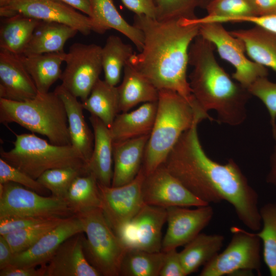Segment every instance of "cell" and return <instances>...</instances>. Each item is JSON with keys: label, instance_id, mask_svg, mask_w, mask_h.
Returning <instances> with one entry per match:
<instances>
[{"label": "cell", "instance_id": "cell-1", "mask_svg": "<svg viewBox=\"0 0 276 276\" xmlns=\"http://www.w3.org/2000/svg\"><path fill=\"white\" fill-rule=\"evenodd\" d=\"M198 124L182 133L162 165L198 198L209 204L227 202L245 226L259 231L257 192L233 159L221 164L206 155L198 137Z\"/></svg>", "mask_w": 276, "mask_h": 276}, {"label": "cell", "instance_id": "cell-2", "mask_svg": "<svg viewBox=\"0 0 276 276\" xmlns=\"http://www.w3.org/2000/svg\"><path fill=\"white\" fill-rule=\"evenodd\" d=\"M132 25L142 32L144 42L140 53L130 57L131 65L158 90L176 91L199 111L187 74L190 47L199 25L185 24L181 18L158 20L136 14Z\"/></svg>", "mask_w": 276, "mask_h": 276}, {"label": "cell", "instance_id": "cell-3", "mask_svg": "<svg viewBox=\"0 0 276 276\" xmlns=\"http://www.w3.org/2000/svg\"><path fill=\"white\" fill-rule=\"evenodd\" d=\"M215 49L199 35L192 43L189 51V64L193 66L189 76L190 86L204 112L214 110L219 123L238 126L246 119V105L251 95L219 64Z\"/></svg>", "mask_w": 276, "mask_h": 276}, {"label": "cell", "instance_id": "cell-4", "mask_svg": "<svg viewBox=\"0 0 276 276\" xmlns=\"http://www.w3.org/2000/svg\"><path fill=\"white\" fill-rule=\"evenodd\" d=\"M158 91L155 121L142 165L146 175L162 165L185 131L203 120H209L177 92L169 89Z\"/></svg>", "mask_w": 276, "mask_h": 276}, {"label": "cell", "instance_id": "cell-5", "mask_svg": "<svg viewBox=\"0 0 276 276\" xmlns=\"http://www.w3.org/2000/svg\"><path fill=\"white\" fill-rule=\"evenodd\" d=\"M0 122L16 123L54 145H72L65 107L54 91L23 101L0 98Z\"/></svg>", "mask_w": 276, "mask_h": 276}, {"label": "cell", "instance_id": "cell-6", "mask_svg": "<svg viewBox=\"0 0 276 276\" xmlns=\"http://www.w3.org/2000/svg\"><path fill=\"white\" fill-rule=\"evenodd\" d=\"M15 135L14 147L9 151L1 148V158L32 178L37 179L54 168H74L85 172L86 163L73 145H54L33 133Z\"/></svg>", "mask_w": 276, "mask_h": 276}, {"label": "cell", "instance_id": "cell-7", "mask_svg": "<svg viewBox=\"0 0 276 276\" xmlns=\"http://www.w3.org/2000/svg\"><path fill=\"white\" fill-rule=\"evenodd\" d=\"M84 229L83 250L88 263L100 276H120L127 250L107 222L100 208L76 214Z\"/></svg>", "mask_w": 276, "mask_h": 276}, {"label": "cell", "instance_id": "cell-8", "mask_svg": "<svg viewBox=\"0 0 276 276\" xmlns=\"http://www.w3.org/2000/svg\"><path fill=\"white\" fill-rule=\"evenodd\" d=\"M75 215L64 199L44 196L12 182L0 183V219L67 218Z\"/></svg>", "mask_w": 276, "mask_h": 276}, {"label": "cell", "instance_id": "cell-9", "mask_svg": "<svg viewBox=\"0 0 276 276\" xmlns=\"http://www.w3.org/2000/svg\"><path fill=\"white\" fill-rule=\"evenodd\" d=\"M232 236L223 251L203 266L200 276L234 275L244 270L260 274L261 241L257 233L238 226L230 228Z\"/></svg>", "mask_w": 276, "mask_h": 276}, {"label": "cell", "instance_id": "cell-10", "mask_svg": "<svg viewBox=\"0 0 276 276\" xmlns=\"http://www.w3.org/2000/svg\"><path fill=\"white\" fill-rule=\"evenodd\" d=\"M199 25V35L211 42L221 58L234 67L232 78L242 86L247 89L258 79L267 77V68L248 58L243 41L227 31L222 23Z\"/></svg>", "mask_w": 276, "mask_h": 276}, {"label": "cell", "instance_id": "cell-11", "mask_svg": "<svg viewBox=\"0 0 276 276\" xmlns=\"http://www.w3.org/2000/svg\"><path fill=\"white\" fill-rule=\"evenodd\" d=\"M101 51L96 44L76 42L66 53L61 85L82 102L90 95L103 70Z\"/></svg>", "mask_w": 276, "mask_h": 276}, {"label": "cell", "instance_id": "cell-12", "mask_svg": "<svg viewBox=\"0 0 276 276\" xmlns=\"http://www.w3.org/2000/svg\"><path fill=\"white\" fill-rule=\"evenodd\" d=\"M142 168L135 178L119 187L106 186L98 182L101 210L113 232L117 234L144 205L142 187L145 177Z\"/></svg>", "mask_w": 276, "mask_h": 276}, {"label": "cell", "instance_id": "cell-13", "mask_svg": "<svg viewBox=\"0 0 276 276\" xmlns=\"http://www.w3.org/2000/svg\"><path fill=\"white\" fill-rule=\"evenodd\" d=\"M167 217L166 209L144 204L117 235L127 249L161 251L162 231Z\"/></svg>", "mask_w": 276, "mask_h": 276}, {"label": "cell", "instance_id": "cell-14", "mask_svg": "<svg viewBox=\"0 0 276 276\" xmlns=\"http://www.w3.org/2000/svg\"><path fill=\"white\" fill-rule=\"evenodd\" d=\"M142 193L145 204L165 209L209 204L194 195L163 165L145 175Z\"/></svg>", "mask_w": 276, "mask_h": 276}, {"label": "cell", "instance_id": "cell-15", "mask_svg": "<svg viewBox=\"0 0 276 276\" xmlns=\"http://www.w3.org/2000/svg\"><path fill=\"white\" fill-rule=\"evenodd\" d=\"M12 16L21 14L44 21L56 22L76 29L83 35L93 31L90 18L57 0H12L0 7Z\"/></svg>", "mask_w": 276, "mask_h": 276}, {"label": "cell", "instance_id": "cell-16", "mask_svg": "<svg viewBox=\"0 0 276 276\" xmlns=\"http://www.w3.org/2000/svg\"><path fill=\"white\" fill-rule=\"evenodd\" d=\"M166 209L168 228L162 240L163 252L185 246L193 240L209 224L214 213L209 204L195 209L182 206Z\"/></svg>", "mask_w": 276, "mask_h": 276}, {"label": "cell", "instance_id": "cell-17", "mask_svg": "<svg viewBox=\"0 0 276 276\" xmlns=\"http://www.w3.org/2000/svg\"><path fill=\"white\" fill-rule=\"evenodd\" d=\"M83 232L82 222L77 215L67 217L31 247L15 255L11 265L27 267L45 265L62 242Z\"/></svg>", "mask_w": 276, "mask_h": 276}, {"label": "cell", "instance_id": "cell-18", "mask_svg": "<svg viewBox=\"0 0 276 276\" xmlns=\"http://www.w3.org/2000/svg\"><path fill=\"white\" fill-rule=\"evenodd\" d=\"M36 86L19 55L0 51V98L23 101L34 98Z\"/></svg>", "mask_w": 276, "mask_h": 276}, {"label": "cell", "instance_id": "cell-19", "mask_svg": "<svg viewBox=\"0 0 276 276\" xmlns=\"http://www.w3.org/2000/svg\"><path fill=\"white\" fill-rule=\"evenodd\" d=\"M83 234H76L60 245L45 265L44 276H100L85 258Z\"/></svg>", "mask_w": 276, "mask_h": 276}, {"label": "cell", "instance_id": "cell-20", "mask_svg": "<svg viewBox=\"0 0 276 276\" xmlns=\"http://www.w3.org/2000/svg\"><path fill=\"white\" fill-rule=\"evenodd\" d=\"M150 134L113 142L112 187H119L133 180L142 165Z\"/></svg>", "mask_w": 276, "mask_h": 276}, {"label": "cell", "instance_id": "cell-21", "mask_svg": "<svg viewBox=\"0 0 276 276\" xmlns=\"http://www.w3.org/2000/svg\"><path fill=\"white\" fill-rule=\"evenodd\" d=\"M94 135L91 157L85 166L86 174L93 175L97 181L111 186L113 175V142L109 128L98 117L89 118Z\"/></svg>", "mask_w": 276, "mask_h": 276}, {"label": "cell", "instance_id": "cell-22", "mask_svg": "<svg viewBox=\"0 0 276 276\" xmlns=\"http://www.w3.org/2000/svg\"><path fill=\"white\" fill-rule=\"evenodd\" d=\"M54 91L65 107L71 144L81 153L87 164L93 152L94 135L85 121L82 102L61 84Z\"/></svg>", "mask_w": 276, "mask_h": 276}, {"label": "cell", "instance_id": "cell-23", "mask_svg": "<svg viewBox=\"0 0 276 276\" xmlns=\"http://www.w3.org/2000/svg\"><path fill=\"white\" fill-rule=\"evenodd\" d=\"M93 31L103 34L114 29L127 37L140 52L143 48L142 32L129 24L116 8L113 0H89Z\"/></svg>", "mask_w": 276, "mask_h": 276}, {"label": "cell", "instance_id": "cell-24", "mask_svg": "<svg viewBox=\"0 0 276 276\" xmlns=\"http://www.w3.org/2000/svg\"><path fill=\"white\" fill-rule=\"evenodd\" d=\"M157 101L144 103L130 112L118 113L109 128L113 142L150 134L155 121Z\"/></svg>", "mask_w": 276, "mask_h": 276}, {"label": "cell", "instance_id": "cell-25", "mask_svg": "<svg viewBox=\"0 0 276 276\" xmlns=\"http://www.w3.org/2000/svg\"><path fill=\"white\" fill-rule=\"evenodd\" d=\"M123 71L122 81L117 86L120 112L128 111L141 103L157 101L158 90L135 70L129 61Z\"/></svg>", "mask_w": 276, "mask_h": 276}, {"label": "cell", "instance_id": "cell-26", "mask_svg": "<svg viewBox=\"0 0 276 276\" xmlns=\"http://www.w3.org/2000/svg\"><path fill=\"white\" fill-rule=\"evenodd\" d=\"M241 39L249 58L276 73V33L258 26L229 31Z\"/></svg>", "mask_w": 276, "mask_h": 276}, {"label": "cell", "instance_id": "cell-27", "mask_svg": "<svg viewBox=\"0 0 276 276\" xmlns=\"http://www.w3.org/2000/svg\"><path fill=\"white\" fill-rule=\"evenodd\" d=\"M78 31L65 24L41 21L22 55L31 56L64 51L66 42Z\"/></svg>", "mask_w": 276, "mask_h": 276}, {"label": "cell", "instance_id": "cell-28", "mask_svg": "<svg viewBox=\"0 0 276 276\" xmlns=\"http://www.w3.org/2000/svg\"><path fill=\"white\" fill-rule=\"evenodd\" d=\"M21 60L32 78L38 93L49 91L51 86L60 79L61 64L65 61L64 51L31 56L19 55Z\"/></svg>", "mask_w": 276, "mask_h": 276}, {"label": "cell", "instance_id": "cell-29", "mask_svg": "<svg viewBox=\"0 0 276 276\" xmlns=\"http://www.w3.org/2000/svg\"><path fill=\"white\" fill-rule=\"evenodd\" d=\"M41 21L19 13L3 18L0 27L1 50L22 55Z\"/></svg>", "mask_w": 276, "mask_h": 276}, {"label": "cell", "instance_id": "cell-30", "mask_svg": "<svg viewBox=\"0 0 276 276\" xmlns=\"http://www.w3.org/2000/svg\"><path fill=\"white\" fill-rule=\"evenodd\" d=\"M224 240L221 235L200 233L186 244L179 255L187 275L197 271L219 253Z\"/></svg>", "mask_w": 276, "mask_h": 276}, {"label": "cell", "instance_id": "cell-31", "mask_svg": "<svg viewBox=\"0 0 276 276\" xmlns=\"http://www.w3.org/2000/svg\"><path fill=\"white\" fill-rule=\"evenodd\" d=\"M81 102L84 109L100 119L109 128L120 112L117 86L100 78L88 98Z\"/></svg>", "mask_w": 276, "mask_h": 276}, {"label": "cell", "instance_id": "cell-32", "mask_svg": "<svg viewBox=\"0 0 276 276\" xmlns=\"http://www.w3.org/2000/svg\"><path fill=\"white\" fill-rule=\"evenodd\" d=\"M208 14L202 18L182 19L187 25L229 22L232 19L257 16L251 0H213L205 7Z\"/></svg>", "mask_w": 276, "mask_h": 276}, {"label": "cell", "instance_id": "cell-33", "mask_svg": "<svg viewBox=\"0 0 276 276\" xmlns=\"http://www.w3.org/2000/svg\"><path fill=\"white\" fill-rule=\"evenodd\" d=\"M134 53L131 44L124 43L118 36L110 35L101 51L104 80L116 86L120 81L122 70Z\"/></svg>", "mask_w": 276, "mask_h": 276}, {"label": "cell", "instance_id": "cell-34", "mask_svg": "<svg viewBox=\"0 0 276 276\" xmlns=\"http://www.w3.org/2000/svg\"><path fill=\"white\" fill-rule=\"evenodd\" d=\"M76 215L91 209L101 208L98 181L90 174L77 176L64 198Z\"/></svg>", "mask_w": 276, "mask_h": 276}, {"label": "cell", "instance_id": "cell-35", "mask_svg": "<svg viewBox=\"0 0 276 276\" xmlns=\"http://www.w3.org/2000/svg\"><path fill=\"white\" fill-rule=\"evenodd\" d=\"M165 252L128 248L123 257L120 276H159Z\"/></svg>", "mask_w": 276, "mask_h": 276}, {"label": "cell", "instance_id": "cell-36", "mask_svg": "<svg viewBox=\"0 0 276 276\" xmlns=\"http://www.w3.org/2000/svg\"><path fill=\"white\" fill-rule=\"evenodd\" d=\"M262 221L256 233L263 245V258L271 276H276V202H269L260 208Z\"/></svg>", "mask_w": 276, "mask_h": 276}, {"label": "cell", "instance_id": "cell-37", "mask_svg": "<svg viewBox=\"0 0 276 276\" xmlns=\"http://www.w3.org/2000/svg\"><path fill=\"white\" fill-rule=\"evenodd\" d=\"M66 218H55L3 236L15 255L23 252Z\"/></svg>", "mask_w": 276, "mask_h": 276}, {"label": "cell", "instance_id": "cell-38", "mask_svg": "<svg viewBox=\"0 0 276 276\" xmlns=\"http://www.w3.org/2000/svg\"><path fill=\"white\" fill-rule=\"evenodd\" d=\"M86 174L81 169L60 168L48 170L37 179L44 188L51 192L52 196L64 199L74 179L78 176Z\"/></svg>", "mask_w": 276, "mask_h": 276}, {"label": "cell", "instance_id": "cell-39", "mask_svg": "<svg viewBox=\"0 0 276 276\" xmlns=\"http://www.w3.org/2000/svg\"><path fill=\"white\" fill-rule=\"evenodd\" d=\"M155 19L168 20L196 18L195 9L199 6V0H153Z\"/></svg>", "mask_w": 276, "mask_h": 276}, {"label": "cell", "instance_id": "cell-40", "mask_svg": "<svg viewBox=\"0 0 276 276\" xmlns=\"http://www.w3.org/2000/svg\"><path fill=\"white\" fill-rule=\"evenodd\" d=\"M247 89L251 96L259 99L267 109L276 144V83L270 81L267 77H262L254 82Z\"/></svg>", "mask_w": 276, "mask_h": 276}, {"label": "cell", "instance_id": "cell-41", "mask_svg": "<svg viewBox=\"0 0 276 276\" xmlns=\"http://www.w3.org/2000/svg\"><path fill=\"white\" fill-rule=\"evenodd\" d=\"M7 182L19 184L42 195L47 194L49 191L37 179L32 178L0 158V183Z\"/></svg>", "mask_w": 276, "mask_h": 276}, {"label": "cell", "instance_id": "cell-42", "mask_svg": "<svg viewBox=\"0 0 276 276\" xmlns=\"http://www.w3.org/2000/svg\"><path fill=\"white\" fill-rule=\"evenodd\" d=\"M53 218H55L12 217L2 218L0 219V235L4 236Z\"/></svg>", "mask_w": 276, "mask_h": 276}, {"label": "cell", "instance_id": "cell-43", "mask_svg": "<svg viewBox=\"0 0 276 276\" xmlns=\"http://www.w3.org/2000/svg\"><path fill=\"white\" fill-rule=\"evenodd\" d=\"M165 252V256L159 276H186L179 252L176 248Z\"/></svg>", "mask_w": 276, "mask_h": 276}, {"label": "cell", "instance_id": "cell-44", "mask_svg": "<svg viewBox=\"0 0 276 276\" xmlns=\"http://www.w3.org/2000/svg\"><path fill=\"white\" fill-rule=\"evenodd\" d=\"M124 5L136 15H144L155 18L153 0H121Z\"/></svg>", "mask_w": 276, "mask_h": 276}, {"label": "cell", "instance_id": "cell-45", "mask_svg": "<svg viewBox=\"0 0 276 276\" xmlns=\"http://www.w3.org/2000/svg\"><path fill=\"white\" fill-rule=\"evenodd\" d=\"M45 265L37 267H18L9 265L0 269V276H44Z\"/></svg>", "mask_w": 276, "mask_h": 276}, {"label": "cell", "instance_id": "cell-46", "mask_svg": "<svg viewBox=\"0 0 276 276\" xmlns=\"http://www.w3.org/2000/svg\"><path fill=\"white\" fill-rule=\"evenodd\" d=\"M236 21L237 22L252 23L256 26L276 33V15L242 17L237 18Z\"/></svg>", "mask_w": 276, "mask_h": 276}, {"label": "cell", "instance_id": "cell-47", "mask_svg": "<svg viewBox=\"0 0 276 276\" xmlns=\"http://www.w3.org/2000/svg\"><path fill=\"white\" fill-rule=\"evenodd\" d=\"M257 16L276 15V0H251Z\"/></svg>", "mask_w": 276, "mask_h": 276}, {"label": "cell", "instance_id": "cell-48", "mask_svg": "<svg viewBox=\"0 0 276 276\" xmlns=\"http://www.w3.org/2000/svg\"><path fill=\"white\" fill-rule=\"evenodd\" d=\"M14 254L5 238L0 235V269L12 264Z\"/></svg>", "mask_w": 276, "mask_h": 276}, {"label": "cell", "instance_id": "cell-49", "mask_svg": "<svg viewBox=\"0 0 276 276\" xmlns=\"http://www.w3.org/2000/svg\"><path fill=\"white\" fill-rule=\"evenodd\" d=\"M83 13L91 16V7L89 0H57Z\"/></svg>", "mask_w": 276, "mask_h": 276}, {"label": "cell", "instance_id": "cell-50", "mask_svg": "<svg viewBox=\"0 0 276 276\" xmlns=\"http://www.w3.org/2000/svg\"><path fill=\"white\" fill-rule=\"evenodd\" d=\"M266 180L267 183L276 186V144L270 157L269 170Z\"/></svg>", "mask_w": 276, "mask_h": 276}, {"label": "cell", "instance_id": "cell-51", "mask_svg": "<svg viewBox=\"0 0 276 276\" xmlns=\"http://www.w3.org/2000/svg\"><path fill=\"white\" fill-rule=\"evenodd\" d=\"M213 0H199V6L206 7V6Z\"/></svg>", "mask_w": 276, "mask_h": 276}, {"label": "cell", "instance_id": "cell-52", "mask_svg": "<svg viewBox=\"0 0 276 276\" xmlns=\"http://www.w3.org/2000/svg\"><path fill=\"white\" fill-rule=\"evenodd\" d=\"M12 0H0V7L8 5Z\"/></svg>", "mask_w": 276, "mask_h": 276}]
</instances>
